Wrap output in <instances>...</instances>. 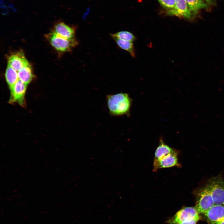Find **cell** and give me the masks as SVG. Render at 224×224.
Segmentation results:
<instances>
[{
    "mask_svg": "<svg viewBox=\"0 0 224 224\" xmlns=\"http://www.w3.org/2000/svg\"><path fill=\"white\" fill-rule=\"evenodd\" d=\"M214 205L211 192L207 186L200 189L197 194L195 207L198 213L204 214Z\"/></svg>",
    "mask_w": 224,
    "mask_h": 224,
    "instance_id": "obj_3",
    "label": "cell"
},
{
    "mask_svg": "<svg viewBox=\"0 0 224 224\" xmlns=\"http://www.w3.org/2000/svg\"><path fill=\"white\" fill-rule=\"evenodd\" d=\"M76 30L75 26H70L60 22L54 26L52 31L65 38L72 39L75 38Z\"/></svg>",
    "mask_w": 224,
    "mask_h": 224,
    "instance_id": "obj_10",
    "label": "cell"
},
{
    "mask_svg": "<svg viewBox=\"0 0 224 224\" xmlns=\"http://www.w3.org/2000/svg\"><path fill=\"white\" fill-rule=\"evenodd\" d=\"M209 224H224V220L221 221L217 222H209Z\"/></svg>",
    "mask_w": 224,
    "mask_h": 224,
    "instance_id": "obj_20",
    "label": "cell"
},
{
    "mask_svg": "<svg viewBox=\"0 0 224 224\" xmlns=\"http://www.w3.org/2000/svg\"><path fill=\"white\" fill-rule=\"evenodd\" d=\"M27 85L19 79L10 88V97L8 103H17L22 107L26 106L25 98Z\"/></svg>",
    "mask_w": 224,
    "mask_h": 224,
    "instance_id": "obj_4",
    "label": "cell"
},
{
    "mask_svg": "<svg viewBox=\"0 0 224 224\" xmlns=\"http://www.w3.org/2000/svg\"><path fill=\"white\" fill-rule=\"evenodd\" d=\"M192 15H196L199 10L208 7V4L203 0H185Z\"/></svg>",
    "mask_w": 224,
    "mask_h": 224,
    "instance_id": "obj_14",
    "label": "cell"
},
{
    "mask_svg": "<svg viewBox=\"0 0 224 224\" xmlns=\"http://www.w3.org/2000/svg\"><path fill=\"white\" fill-rule=\"evenodd\" d=\"M203 1H205L208 3L211 2L213 0H203Z\"/></svg>",
    "mask_w": 224,
    "mask_h": 224,
    "instance_id": "obj_21",
    "label": "cell"
},
{
    "mask_svg": "<svg viewBox=\"0 0 224 224\" xmlns=\"http://www.w3.org/2000/svg\"><path fill=\"white\" fill-rule=\"evenodd\" d=\"M113 39L119 47L128 52L133 57H135V51L133 42L117 38Z\"/></svg>",
    "mask_w": 224,
    "mask_h": 224,
    "instance_id": "obj_16",
    "label": "cell"
},
{
    "mask_svg": "<svg viewBox=\"0 0 224 224\" xmlns=\"http://www.w3.org/2000/svg\"><path fill=\"white\" fill-rule=\"evenodd\" d=\"M209 222H214L224 220V205L214 204L204 214Z\"/></svg>",
    "mask_w": 224,
    "mask_h": 224,
    "instance_id": "obj_11",
    "label": "cell"
},
{
    "mask_svg": "<svg viewBox=\"0 0 224 224\" xmlns=\"http://www.w3.org/2000/svg\"><path fill=\"white\" fill-rule=\"evenodd\" d=\"M223 204H224V203H223Z\"/></svg>",
    "mask_w": 224,
    "mask_h": 224,
    "instance_id": "obj_22",
    "label": "cell"
},
{
    "mask_svg": "<svg viewBox=\"0 0 224 224\" xmlns=\"http://www.w3.org/2000/svg\"><path fill=\"white\" fill-rule=\"evenodd\" d=\"M106 100L110 114L112 116H129L132 99L126 93L120 92L106 95Z\"/></svg>",
    "mask_w": 224,
    "mask_h": 224,
    "instance_id": "obj_1",
    "label": "cell"
},
{
    "mask_svg": "<svg viewBox=\"0 0 224 224\" xmlns=\"http://www.w3.org/2000/svg\"><path fill=\"white\" fill-rule=\"evenodd\" d=\"M7 62L8 65L17 72L29 63L24 53L21 50L14 53L10 55L8 58Z\"/></svg>",
    "mask_w": 224,
    "mask_h": 224,
    "instance_id": "obj_9",
    "label": "cell"
},
{
    "mask_svg": "<svg viewBox=\"0 0 224 224\" xmlns=\"http://www.w3.org/2000/svg\"><path fill=\"white\" fill-rule=\"evenodd\" d=\"M19 79L28 85L34 77L31 66L28 63L18 72Z\"/></svg>",
    "mask_w": 224,
    "mask_h": 224,
    "instance_id": "obj_13",
    "label": "cell"
},
{
    "mask_svg": "<svg viewBox=\"0 0 224 224\" xmlns=\"http://www.w3.org/2000/svg\"><path fill=\"white\" fill-rule=\"evenodd\" d=\"M178 152L168 154L159 159L154 160V171H156L161 168L180 167L178 158Z\"/></svg>",
    "mask_w": 224,
    "mask_h": 224,
    "instance_id": "obj_7",
    "label": "cell"
},
{
    "mask_svg": "<svg viewBox=\"0 0 224 224\" xmlns=\"http://www.w3.org/2000/svg\"><path fill=\"white\" fill-rule=\"evenodd\" d=\"M177 152L178 151L176 150L166 144L164 142L162 138L161 137L159 140V145L155 152L154 160L159 159L168 154Z\"/></svg>",
    "mask_w": 224,
    "mask_h": 224,
    "instance_id": "obj_12",
    "label": "cell"
},
{
    "mask_svg": "<svg viewBox=\"0 0 224 224\" xmlns=\"http://www.w3.org/2000/svg\"><path fill=\"white\" fill-rule=\"evenodd\" d=\"M45 37L55 49L61 52L70 51L78 44L75 38L67 39L53 31L45 35Z\"/></svg>",
    "mask_w": 224,
    "mask_h": 224,
    "instance_id": "obj_2",
    "label": "cell"
},
{
    "mask_svg": "<svg viewBox=\"0 0 224 224\" xmlns=\"http://www.w3.org/2000/svg\"><path fill=\"white\" fill-rule=\"evenodd\" d=\"M113 38H117L131 42H133L136 39V36L131 32L127 31H121L111 35Z\"/></svg>",
    "mask_w": 224,
    "mask_h": 224,
    "instance_id": "obj_17",
    "label": "cell"
},
{
    "mask_svg": "<svg viewBox=\"0 0 224 224\" xmlns=\"http://www.w3.org/2000/svg\"><path fill=\"white\" fill-rule=\"evenodd\" d=\"M160 4L167 11V12L174 8L175 0H157Z\"/></svg>",
    "mask_w": 224,
    "mask_h": 224,
    "instance_id": "obj_18",
    "label": "cell"
},
{
    "mask_svg": "<svg viewBox=\"0 0 224 224\" xmlns=\"http://www.w3.org/2000/svg\"><path fill=\"white\" fill-rule=\"evenodd\" d=\"M199 219L200 216L199 215L198 216H197L196 218H194V219L190 221L181 223L179 224H196L197 222L199 220Z\"/></svg>",
    "mask_w": 224,
    "mask_h": 224,
    "instance_id": "obj_19",
    "label": "cell"
},
{
    "mask_svg": "<svg viewBox=\"0 0 224 224\" xmlns=\"http://www.w3.org/2000/svg\"><path fill=\"white\" fill-rule=\"evenodd\" d=\"M167 13L169 15L183 17L188 19H191L193 16L185 0H175L174 8L167 12Z\"/></svg>",
    "mask_w": 224,
    "mask_h": 224,
    "instance_id": "obj_8",
    "label": "cell"
},
{
    "mask_svg": "<svg viewBox=\"0 0 224 224\" xmlns=\"http://www.w3.org/2000/svg\"><path fill=\"white\" fill-rule=\"evenodd\" d=\"M5 77L9 88L19 80L17 71L8 65L6 70Z\"/></svg>",
    "mask_w": 224,
    "mask_h": 224,
    "instance_id": "obj_15",
    "label": "cell"
},
{
    "mask_svg": "<svg viewBox=\"0 0 224 224\" xmlns=\"http://www.w3.org/2000/svg\"><path fill=\"white\" fill-rule=\"evenodd\" d=\"M207 186L210 190L214 204H222L224 203V181L220 177L210 180Z\"/></svg>",
    "mask_w": 224,
    "mask_h": 224,
    "instance_id": "obj_6",
    "label": "cell"
},
{
    "mask_svg": "<svg viewBox=\"0 0 224 224\" xmlns=\"http://www.w3.org/2000/svg\"><path fill=\"white\" fill-rule=\"evenodd\" d=\"M199 216L195 207H184L179 211L166 222L168 224H179L190 221Z\"/></svg>",
    "mask_w": 224,
    "mask_h": 224,
    "instance_id": "obj_5",
    "label": "cell"
}]
</instances>
